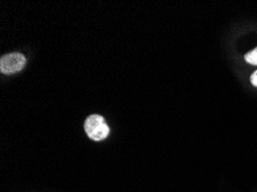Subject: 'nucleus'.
I'll list each match as a JSON object with an SVG mask.
<instances>
[{"label": "nucleus", "mask_w": 257, "mask_h": 192, "mask_svg": "<svg viewBox=\"0 0 257 192\" xmlns=\"http://www.w3.org/2000/svg\"><path fill=\"white\" fill-rule=\"evenodd\" d=\"M84 130L89 138L96 142L105 139L110 134V128L105 122L104 117L98 114H92L87 117L84 122Z\"/></svg>", "instance_id": "obj_1"}, {"label": "nucleus", "mask_w": 257, "mask_h": 192, "mask_svg": "<svg viewBox=\"0 0 257 192\" xmlns=\"http://www.w3.org/2000/svg\"><path fill=\"white\" fill-rule=\"evenodd\" d=\"M27 59L23 54L19 52H13L3 56L0 59V72L3 74H15L22 70L26 66Z\"/></svg>", "instance_id": "obj_2"}, {"label": "nucleus", "mask_w": 257, "mask_h": 192, "mask_svg": "<svg viewBox=\"0 0 257 192\" xmlns=\"http://www.w3.org/2000/svg\"><path fill=\"white\" fill-rule=\"evenodd\" d=\"M244 60H246L248 64L257 66V48L247 53L246 56H244Z\"/></svg>", "instance_id": "obj_3"}, {"label": "nucleus", "mask_w": 257, "mask_h": 192, "mask_svg": "<svg viewBox=\"0 0 257 192\" xmlns=\"http://www.w3.org/2000/svg\"><path fill=\"white\" fill-rule=\"evenodd\" d=\"M250 82H251V84L254 85V87H256L257 88V70L256 72H254L251 74V76H250Z\"/></svg>", "instance_id": "obj_4"}]
</instances>
